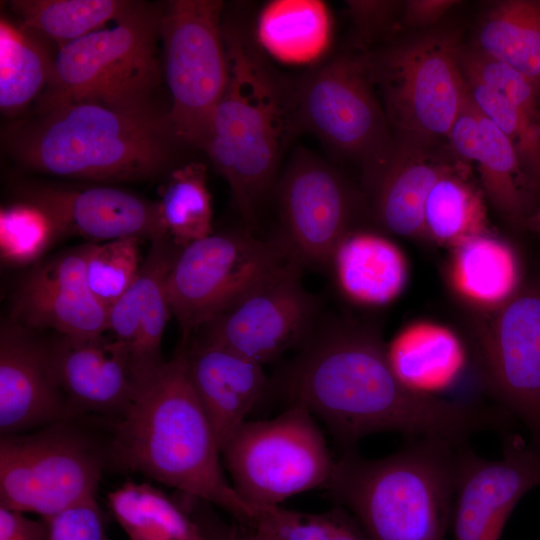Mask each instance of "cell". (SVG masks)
<instances>
[{
    "instance_id": "20",
    "label": "cell",
    "mask_w": 540,
    "mask_h": 540,
    "mask_svg": "<svg viewBox=\"0 0 540 540\" xmlns=\"http://www.w3.org/2000/svg\"><path fill=\"white\" fill-rule=\"evenodd\" d=\"M22 199L46 208L59 223L64 235H76L91 242L122 238H166L158 203L108 186L69 189L28 186Z\"/></svg>"
},
{
    "instance_id": "4",
    "label": "cell",
    "mask_w": 540,
    "mask_h": 540,
    "mask_svg": "<svg viewBox=\"0 0 540 540\" xmlns=\"http://www.w3.org/2000/svg\"><path fill=\"white\" fill-rule=\"evenodd\" d=\"M174 136L167 115L79 101L39 112L10 137L26 166L96 181L148 179L168 164Z\"/></svg>"
},
{
    "instance_id": "38",
    "label": "cell",
    "mask_w": 540,
    "mask_h": 540,
    "mask_svg": "<svg viewBox=\"0 0 540 540\" xmlns=\"http://www.w3.org/2000/svg\"><path fill=\"white\" fill-rule=\"evenodd\" d=\"M464 79L476 107L510 140L532 183H540V121L483 83Z\"/></svg>"
},
{
    "instance_id": "14",
    "label": "cell",
    "mask_w": 540,
    "mask_h": 540,
    "mask_svg": "<svg viewBox=\"0 0 540 540\" xmlns=\"http://www.w3.org/2000/svg\"><path fill=\"white\" fill-rule=\"evenodd\" d=\"M302 267L290 260L207 322L199 330L200 341L226 347L261 365L300 348L316 328L318 312L317 300L302 284Z\"/></svg>"
},
{
    "instance_id": "2",
    "label": "cell",
    "mask_w": 540,
    "mask_h": 540,
    "mask_svg": "<svg viewBox=\"0 0 540 540\" xmlns=\"http://www.w3.org/2000/svg\"><path fill=\"white\" fill-rule=\"evenodd\" d=\"M220 453L189 376L186 349L139 387L114 424L109 448L118 467L215 504L248 525L256 505L229 485Z\"/></svg>"
},
{
    "instance_id": "32",
    "label": "cell",
    "mask_w": 540,
    "mask_h": 540,
    "mask_svg": "<svg viewBox=\"0 0 540 540\" xmlns=\"http://www.w3.org/2000/svg\"><path fill=\"white\" fill-rule=\"evenodd\" d=\"M134 4L126 0H15L10 6L20 23L61 48L117 21Z\"/></svg>"
},
{
    "instance_id": "5",
    "label": "cell",
    "mask_w": 540,
    "mask_h": 540,
    "mask_svg": "<svg viewBox=\"0 0 540 540\" xmlns=\"http://www.w3.org/2000/svg\"><path fill=\"white\" fill-rule=\"evenodd\" d=\"M465 444L413 439L378 459L346 450L325 488L368 540H444Z\"/></svg>"
},
{
    "instance_id": "10",
    "label": "cell",
    "mask_w": 540,
    "mask_h": 540,
    "mask_svg": "<svg viewBox=\"0 0 540 540\" xmlns=\"http://www.w3.org/2000/svg\"><path fill=\"white\" fill-rule=\"evenodd\" d=\"M294 259L278 237L250 231L212 233L181 248L167 278L171 309L184 339Z\"/></svg>"
},
{
    "instance_id": "11",
    "label": "cell",
    "mask_w": 540,
    "mask_h": 540,
    "mask_svg": "<svg viewBox=\"0 0 540 540\" xmlns=\"http://www.w3.org/2000/svg\"><path fill=\"white\" fill-rule=\"evenodd\" d=\"M453 36L428 35L369 55L373 79L399 140L447 137L466 94Z\"/></svg>"
},
{
    "instance_id": "46",
    "label": "cell",
    "mask_w": 540,
    "mask_h": 540,
    "mask_svg": "<svg viewBox=\"0 0 540 540\" xmlns=\"http://www.w3.org/2000/svg\"><path fill=\"white\" fill-rule=\"evenodd\" d=\"M244 540H257V539L254 536H250V537H248V538H246Z\"/></svg>"
},
{
    "instance_id": "30",
    "label": "cell",
    "mask_w": 540,
    "mask_h": 540,
    "mask_svg": "<svg viewBox=\"0 0 540 540\" xmlns=\"http://www.w3.org/2000/svg\"><path fill=\"white\" fill-rule=\"evenodd\" d=\"M107 498L130 540H204L196 525L149 484L128 481Z\"/></svg>"
},
{
    "instance_id": "34",
    "label": "cell",
    "mask_w": 540,
    "mask_h": 540,
    "mask_svg": "<svg viewBox=\"0 0 540 540\" xmlns=\"http://www.w3.org/2000/svg\"><path fill=\"white\" fill-rule=\"evenodd\" d=\"M480 123L482 147L477 164L484 191L506 219L524 225L532 181L510 140L481 112Z\"/></svg>"
},
{
    "instance_id": "36",
    "label": "cell",
    "mask_w": 540,
    "mask_h": 540,
    "mask_svg": "<svg viewBox=\"0 0 540 540\" xmlns=\"http://www.w3.org/2000/svg\"><path fill=\"white\" fill-rule=\"evenodd\" d=\"M63 235L55 217L35 202L22 199L0 210V257L6 265L36 263Z\"/></svg>"
},
{
    "instance_id": "19",
    "label": "cell",
    "mask_w": 540,
    "mask_h": 540,
    "mask_svg": "<svg viewBox=\"0 0 540 540\" xmlns=\"http://www.w3.org/2000/svg\"><path fill=\"white\" fill-rule=\"evenodd\" d=\"M69 420L84 413L121 416L139 384L125 347L110 333L65 336L50 343Z\"/></svg>"
},
{
    "instance_id": "18",
    "label": "cell",
    "mask_w": 540,
    "mask_h": 540,
    "mask_svg": "<svg viewBox=\"0 0 540 540\" xmlns=\"http://www.w3.org/2000/svg\"><path fill=\"white\" fill-rule=\"evenodd\" d=\"M85 258L86 244L36 265L16 293L13 322L65 336L107 332L108 310L88 288Z\"/></svg>"
},
{
    "instance_id": "28",
    "label": "cell",
    "mask_w": 540,
    "mask_h": 540,
    "mask_svg": "<svg viewBox=\"0 0 540 540\" xmlns=\"http://www.w3.org/2000/svg\"><path fill=\"white\" fill-rule=\"evenodd\" d=\"M473 46L540 88V0L495 2L484 14Z\"/></svg>"
},
{
    "instance_id": "6",
    "label": "cell",
    "mask_w": 540,
    "mask_h": 540,
    "mask_svg": "<svg viewBox=\"0 0 540 540\" xmlns=\"http://www.w3.org/2000/svg\"><path fill=\"white\" fill-rule=\"evenodd\" d=\"M161 14L135 2L114 26L59 48L38 112L79 101L153 112L152 96L163 76L158 54Z\"/></svg>"
},
{
    "instance_id": "35",
    "label": "cell",
    "mask_w": 540,
    "mask_h": 540,
    "mask_svg": "<svg viewBox=\"0 0 540 540\" xmlns=\"http://www.w3.org/2000/svg\"><path fill=\"white\" fill-rule=\"evenodd\" d=\"M249 523L257 540H368L345 508L307 513L280 505H256Z\"/></svg>"
},
{
    "instance_id": "23",
    "label": "cell",
    "mask_w": 540,
    "mask_h": 540,
    "mask_svg": "<svg viewBox=\"0 0 540 540\" xmlns=\"http://www.w3.org/2000/svg\"><path fill=\"white\" fill-rule=\"evenodd\" d=\"M430 148L431 145L399 140L383 165L366 176L375 218L394 235L426 237L427 197L434 184L456 166Z\"/></svg>"
},
{
    "instance_id": "44",
    "label": "cell",
    "mask_w": 540,
    "mask_h": 540,
    "mask_svg": "<svg viewBox=\"0 0 540 540\" xmlns=\"http://www.w3.org/2000/svg\"><path fill=\"white\" fill-rule=\"evenodd\" d=\"M460 3L455 0H409L402 2L401 17L412 27H427Z\"/></svg>"
},
{
    "instance_id": "22",
    "label": "cell",
    "mask_w": 540,
    "mask_h": 540,
    "mask_svg": "<svg viewBox=\"0 0 540 540\" xmlns=\"http://www.w3.org/2000/svg\"><path fill=\"white\" fill-rule=\"evenodd\" d=\"M194 390L221 451L268 389L262 365L226 347L198 340L186 350Z\"/></svg>"
},
{
    "instance_id": "3",
    "label": "cell",
    "mask_w": 540,
    "mask_h": 540,
    "mask_svg": "<svg viewBox=\"0 0 540 540\" xmlns=\"http://www.w3.org/2000/svg\"><path fill=\"white\" fill-rule=\"evenodd\" d=\"M223 32L228 84L198 147L227 181L245 221L254 225L282 157L300 131L294 81L269 64L241 24L223 19Z\"/></svg>"
},
{
    "instance_id": "15",
    "label": "cell",
    "mask_w": 540,
    "mask_h": 540,
    "mask_svg": "<svg viewBox=\"0 0 540 540\" xmlns=\"http://www.w3.org/2000/svg\"><path fill=\"white\" fill-rule=\"evenodd\" d=\"M278 238L302 266H330L351 228L355 198L340 173L299 147L289 158L276 189Z\"/></svg>"
},
{
    "instance_id": "21",
    "label": "cell",
    "mask_w": 540,
    "mask_h": 540,
    "mask_svg": "<svg viewBox=\"0 0 540 540\" xmlns=\"http://www.w3.org/2000/svg\"><path fill=\"white\" fill-rule=\"evenodd\" d=\"M180 249L164 237L152 240L138 278L108 310L107 331L127 350L139 387L166 361L161 342L172 316L167 278Z\"/></svg>"
},
{
    "instance_id": "27",
    "label": "cell",
    "mask_w": 540,
    "mask_h": 540,
    "mask_svg": "<svg viewBox=\"0 0 540 540\" xmlns=\"http://www.w3.org/2000/svg\"><path fill=\"white\" fill-rule=\"evenodd\" d=\"M327 6L316 0H275L259 13L255 41L261 51L287 64H308L326 51L331 37Z\"/></svg>"
},
{
    "instance_id": "1",
    "label": "cell",
    "mask_w": 540,
    "mask_h": 540,
    "mask_svg": "<svg viewBox=\"0 0 540 540\" xmlns=\"http://www.w3.org/2000/svg\"><path fill=\"white\" fill-rule=\"evenodd\" d=\"M282 387L290 405L321 419L344 451L384 431L464 444L505 422L501 409L409 389L391 368L379 335L345 320L314 329L284 372Z\"/></svg>"
},
{
    "instance_id": "26",
    "label": "cell",
    "mask_w": 540,
    "mask_h": 540,
    "mask_svg": "<svg viewBox=\"0 0 540 540\" xmlns=\"http://www.w3.org/2000/svg\"><path fill=\"white\" fill-rule=\"evenodd\" d=\"M388 361L409 389L439 397L458 380L465 366L463 344L446 328L417 325L406 328L386 345Z\"/></svg>"
},
{
    "instance_id": "31",
    "label": "cell",
    "mask_w": 540,
    "mask_h": 540,
    "mask_svg": "<svg viewBox=\"0 0 540 540\" xmlns=\"http://www.w3.org/2000/svg\"><path fill=\"white\" fill-rule=\"evenodd\" d=\"M456 165L432 187L424 208L426 237L452 249L488 232L485 206L478 190Z\"/></svg>"
},
{
    "instance_id": "16",
    "label": "cell",
    "mask_w": 540,
    "mask_h": 540,
    "mask_svg": "<svg viewBox=\"0 0 540 540\" xmlns=\"http://www.w3.org/2000/svg\"><path fill=\"white\" fill-rule=\"evenodd\" d=\"M540 486V447L518 436L504 440L503 456L487 460L465 444L459 453L454 540H500L519 500Z\"/></svg>"
},
{
    "instance_id": "41",
    "label": "cell",
    "mask_w": 540,
    "mask_h": 540,
    "mask_svg": "<svg viewBox=\"0 0 540 540\" xmlns=\"http://www.w3.org/2000/svg\"><path fill=\"white\" fill-rule=\"evenodd\" d=\"M446 138L456 160L464 164L477 163L482 147L480 112L468 94L467 87Z\"/></svg>"
},
{
    "instance_id": "24",
    "label": "cell",
    "mask_w": 540,
    "mask_h": 540,
    "mask_svg": "<svg viewBox=\"0 0 540 540\" xmlns=\"http://www.w3.org/2000/svg\"><path fill=\"white\" fill-rule=\"evenodd\" d=\"M330 266L340 291L360 305L391 302L407 281V262L401 250L370 231L349 232L338 244Z\"/></svg>"
},
{
    "instance_id": "17",
    "label": "cell",
    "mask_w": 540,
    "mask_h": 540,
    "mask_svg": "<svg viewBox=\"0 0 540 540\" xmlns=\"http://www.w3.org/2000/svg\"><path fill=\"white\" fill-rule=\"evenodd\" d=\"M13 321L0 330L1 436L66 422L68 409L55 374L50 344Z\"/></svg>"
},
{
    "instance_id": "40",
    "label": "cell",
    "mask_w": 540,
    "mask_h": 540,
    "mask_svg": "<svg viewBox=\"0 0 540 540\" xmlns=\"http://www.w3.org/2000/svg\"><path fill=\"white\" fill-rule=\"evenodd\" d=\"M44 520L49 540H108L96 498L75 503Z\"/></svg>"
},
{
    "instance_id": "7",
    "label": "cell",
    "mask_w": 540,
    "mask_h": 540,
    "mask_svg": "<svg viewBox=\"0 0 540 540\" xmlns=\"http://www.w3.org/2000/svg\"><path fill=\"white\" fill-rule=\"evenodd\" d=\"M373 79L369 55L340 54L294 81L300 131L359 161L369 175L389 157L394 141Z\"/></svg>"
},
{
    "instance_id": "45",
    "label": "cell",
    "mask_w": 540,
    "mask_h": 540,
    "mask_svg": "<svg viewBox=\"0 0 540 540\" xmlns=\"http://www.w3.org/2000/svg\"><path fill=\"white\" fill-rule=\"evenodd\" d=\"M524 225L528 229L540 233V208L527 217Z\"/></svg>"
},
{
    "instance_id": "29",
    "label": "cell",
    "mask_w": 540,
    "mask_h": 540,
    "mask_svg": "<svg viewBox=\"0 0 540 540\" xmlns=\"http://www.w3.org/2000/svg\"><path fill=\"white\" fill-rule=\"evenodd\" d=\"M43 37L5 16L0 20V108L22 111L45 90L54 59Z\"/></svg>"
},
{
    "instance_id": "13",
    "label": "cell",
    "mask_w": 540,
    "mask_h": 540,
    "mask_svg": "<svg viewBox=\"0 0 540 540\" xmlns=\"http://www.w3.org/2000/svg\"><path fill=\"white\" fill-rule=\"evenodd\" d=\"M474 349L487 391L529 428L540 447V275L485 312Z\"/></svg>"
},
{
    "instance_id": "39",
    "label": "cell",
    "mask_w": 540,
    "mask_h": 540,
    "mask_svg": "<svg viewBox=\"0 0 540 540\" xmlns=\"http://www.w3.org/2000/svg\"><path fill=\"white\" fill-rule=\"evenodd\" d=\"M458 61L465 77L497 91L529 116L540 121V88L508 64L475 46H459Z\"/></svg>"
},
{
    "instance_id": "43",
    "label": "cell",
    "mask_w": 540,
    "mask_h": 540,
    "mask_svg": "<svg viewBox=\"0 0 540 540\" xmlns=\"http://www.w3.org/2000/svg\"><path fill=\"white\" fill-rule=\"evenodd\" d=\"M0 540H49L47 523L0 506Z\"/></svg>"
},
{
    "instance_id": "9",
    "label": "cell",
    "mask_w": 540,
    "mask_h": 540,
    "mask_svg": "<svg viewBox=\"0 0 540 540\" xmlns=\"http://www.w3.org/2000/svg\"><path fill=\"white\" fill-rule=\"evenodd\" d=\"M221 453L233 487L255 505H280L325 487L335 464L314 416L298 404L275 418L244 422Z\"/></svg>"
},
{
    "instance_id": "42",
    "label": "cell",
    "mask_w": 540,
    "mask_h": 540,
    "mask_svg": "<svg viewBox=\"0 0 540 540\" xmlns=\"http://www.w3.org/2000/svg\"><path fill=\"white\" fill-rule=\"evenodd\" d=\"M347 6L358 34L364 40H371L388 29L402 2L347 1Z\"/></svg>"
},
{
    "instance_id": "33",
    "label": "cell",
    "mask_w": 540,
    "mask_h": 540,
    "mask_svg": "<svg viewBox=\"0 0 540 540\" xmlns=\"http://www.w3.org/2000/svg\"><path fill=\"white\" fill-rule=\"evenodd\" d=\"M157 203L164 235L176 247L183 248L213 233L204 164L189 162L174 169Z\"/></svg>"
},
{
    "instance_id": "25",
    "label": "cell",
    "mask_w": 540,
    "mask_h": 540,
    "mask_svg": "<svg viewBox=\"0 0 540 540\" xmlns=\"http://www.w3.org/2000/svg\"><path fill=\"white\" fill-rule=\"evenodd\" d=\"M449 276L455 291L484 313L506 302L523 282L518 254L489 231L453 248Z\"/></svg>"
},
{
    "instance_id": "8",
    "label": "cell",
    "mask_w": 540,
    "mask_h": 540,
    "mask_svg": "<svg viewBox=\"0 0 540 540\" xmlns=\"http://www.w3.org/2000/svg\"><path fill=\"white\" fill-rule=\"evenodd\" d=\"M223 15L219 0H173L161 14L167 119L177 140L197 147L229 79Z\"/></svg>"
},
{
    "instance_id": "37",
    "label": "cell",
    "mask_w": 540,
    "mask_h": 540,
    "mask_svg": "<svg viewBox=\"0 0 540 540\" xmlns=\"http://www.w3.org/2000/svg\"><path fill=\"white\" fill-rule=\"evenodd\" d=\"M139 238L86 244L85 276L92 295L109 310L139 276L143 260Z\"/></svg>"
},
{
    "instance_id": "12",
    "label": "cell",
    "mask_w": 540,
    "mask_h": 540,
    "mask_svg": "<svg viewBox=\"0 0 540 540\" xmlns=\"http://www.w3.org/2000/svg\"><path fill=\"white\" fill-rule=\"evenodd\" d=\"M67 422L1 436L0 506L46 519L96 498L103 455Z\"/></svg>"
}]
</instances>
